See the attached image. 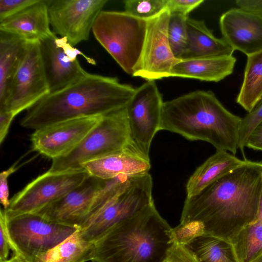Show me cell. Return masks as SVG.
I'll return each mask as SVG.
<instances>
[{"instance_id":"cell-1","label":"cell","mask_w":262,"mask_h":262,"mask_svg":"<svg viewBox=\"0 0 262 262\" xmlns=\"http://www.w3.org/2000/svg\"><path fill=\"white\" fill-rule=\"evenodd\" d=\"M262 190V162L244 164L198 194L186 197L180 224L192 237L203 234L230 242L257 218Z\"/></svg>"},{"instance_id":"cell-2","label":"cell","mask_w":262,"mask_h":262,"mask_svg":"<svg viewBox=\"0 0 262 262\" xmlns=\"http://www.w3.org/2000/svg\"><path fill=\"white\" fill-rule=\"evenodd\" d=\"M136 89L116 77L88 73L43 97L27 111L20 124L36 130L73 118L103 116L125 107Z\"/></svg>"},{"instance_id":"cell-3","label":"cell","mask_w":262,"mask_h":262,"mask_svg":"<svg viewBox=\"0 0 262 262\" xmlns=\"http://www.w3.org/2000/svg\"><path fill=\"white\" fill-rule=\"evenodd\" d=\"M242 118L227 110L210 91H196L164 102L160 130L201 140L233 155Z\"/></svg>"},{"instance_id":"cell-4","label":"cell","mask_w":262,"mask_h":262,"mask_svg":"<svg viewBox=\"0 0 262 262\" xmlns=\"http://www.w3.org/2000/svg\"><path fill=\"white\" fill-rule=\"evenodd\" d=\"M172 228L155 204L118 223L94 243L93 262H166Z\"/></svg>"},{"instance_id":"cell-5","label":"cell","mask_w":262,"mask_h":262,"mask_svg":"<svg viewBox=\"0 0 262 262\" xmlns=\"http://www.w3.org/2000/svg\"><path fill=\"white\" fill-rule=\"evenodd\" d=\"M147 27V20L125 11L102 10L92 32L122 70L133 76L141 58Z\"/></svg>"},{"instance_id":"cell-6","label":"cell","mask_w":262,"mask_h":262,"mask_svg":"<svg viewBox=\"0 0 262 262\" xmlns=\"http://www.w3.org/2000/svg\"><path fill=\"white\" fill-rule=\"evenodd\" d=\"M127 148H134L130 143L125 107L103 115L74 151L67 156L52 160L48 171L80 169L85 162Z\"/></svg>"},{"instance_id":"cell-7","label":"cell","mask_w":262,"mask_h":262,"mask_svg":"<svg viewBox=\"0 0 262 262\" xmlns=\"http://www.w3.org/2000/svg\"><path fill=\"white\" fill-rule=\"evenodd\" d=\"M50 93L40 41H26L0 109L9 111L16 116L28 110Z\"/></svg>"},{"instance_id":"cell-8","label":"cell","mask_w":262,"mask_h":262,"mask_svg":"<svg viewBox=\"0 0 262 262\" xmlns=\"http://www.w3.org/2000/svg\"><path fill=\"white\" fill-rule=\"evenodd\" d=\"M152 186L149 173L133 177L122 192L79 228L82 236L95 243L118 223L154 204Z\"/></svg>"},{"instance_id":"cell-9","label":"cell","mask_w":262,"mask_h":262,"mask_svg":"<svg viewBox=\"0 0 262 262\" xmlns=\"http://www.w3.org/2000/svg\"><path fill=\"white\" fill-rule=\"evenodd\" d=\"M7 225L16 254L34 262L38 256L57 246L78 228L49 221L33 213L7 217Z\"/></svg>"},{"instance_id":"cell-10","label":"cell","mask_w":262,"mask_h":262,"mask_svg":"<svg viewBox=\"0 0 262 262\" xmlns=\"http://www.w3.org/2000/svg\"><path fill=\"white\" fill-rule=\"evenodd\" d=\"M89 176L83 169L47 172L28 183L10 199L7 218L35 213L75 189Z\"/></svg>"},{"instance_id":"cell-11","label":"cell","mask_w":262,"mask_h":262,"mask_svg":"<svg viewBox=\"0 0 262 262\" xmlns=\"http://www.w3.org/2000/svg\"><path fill=\"white\" fill-rule=\"evenodd\" d=\"M163 103L155 81H147L125 106L131 145L148 160L152 141L160 130Z\"/></svg>"},{"instance_id":"cell-12","label":"cell","mask_w":262,"mask_h":262,"mask_svg":"<svg viewBox=\"0 0 262 262\" xmlns=\"http://www.w3.org/2000/svg\"><path fill=\"white\" fill-rule=\"evenodd\" d=\"M107 0H47L50 25L57 36L75 45L89 39Z\"/></svg>"},{"instance_id":"cell-13","label":"cell","mask_w":262,"mask_h":262,"mask_svg":"<svg viewBox=\"0 0 262 262\" xmlns=\"http://www.w3.org/2000/svg\"><path fill=\"white\" fill-rule=\"evenodd\" d=\"M40 47L50 93L73 84L88 73L80 64L78 55L91 64H96L94 59L71 45L66 38L55 34L40 41Z\"/></svg>"},{"instance_id":"cell-14","label":"cell","mask_w":262,"mask_h":262,"mask_svg":"<svg viewBox=\"0 0 262 262\" xmlns=\"http://www.w3.org/2000/svg\"><path fill=\"white\" fill-rule=\"evenodd\" d=\"M102 116L76 118L36 129L30 138L32 150L52 160L67 156L80 144Z\"/></svg>"},{"instance_id":"cell-15","label":"cell","mask_w":262,"mask_h":262,"mask_svg":"<svg viewBox=\"0 0 262 262\" xmlns=\"http://www.w3.org/2000/svg\"><path fill=\"white\" fill-rule=\"evenodd\" d=\"M169 12L166 9L147 20L146 35L139 65L133 76L146 81L170 77L173 66L180 60L173 54L167 38Z\"/></svg>"},{"instance_id":"cell-16","label":"cell","mask_w":262,"mask_h":262,"mask_svg":"<svg viewBox=\"0 0 262 262\" xmlns=\"http://www.w3.org/2000/svg\"><path fill=\"white\" fill-rule=\"evenodd\" d=\"M101 181L89 176L78 187L33 213L53 222L80 228L90 219L93 199Z\"/></svg>"},{"instance_id":"cell-17","label":"cell","mask_w":262,"mask_h":262,"mask_svg":"<svg viewBox=\"0 0 262 262\" xmlns=\"http://www.w3.org/2000/svg\"><path fill=\"white\" fill-rule=\"evenodd\" d=\"M223 38L235 50L247 56L262 50V16L242 8H233L220 18Z\"/></svg>"},{"instance_id":"cell-18","label":"cell","mask_w":262,"mask_h":262,"mask_svg":"<svg viewBox=\"0 0 262 262\" xmlns=\"http://www.w3.org/2000/svg\"><path fill=\"white\" fill-rule=\"evenodd\" d=\"M150 160L133 148L114 152L83 163L81 168L88 174L101 180L120 174L135 177L149 173Z\"/></svg>"},{"instance_id":"cell-19","label":"cell","mask_w":262,"mask_h":262,"mask_svg":"<svg viewBox=\"0 0 262 262\" xmlns=\"http://www.w3.org/2000/svg\"><path fill=\"white\" fill-rule=\"evenodd\" d=\"M0 31L25 41H39L52 36L47 0H39L18 14L0 22Z\"/></svg>"},{"instance_id":"cell-20","label":"cell","mask_w":262,"mask_h":262,"mask_svg":"<svg viewBox=\"0 0 262 262\" xmlns=\"http://www.w3.org/2000/svg\"><path fill=\"white\" fill-rule=\"evenodd\" d=\"M187 41L180 60L232 56L234 50L223 38L215 37L203 20L187 17Z\"/></svg>"},{"instance_id":"cell-21","label":"cell","mask_w":262,"mask_h":262,"mask_svg":"<svg viewBox=\"0 0 262 262\" xmlns=\"http://www.w3.org/2000/svg\"><path fill=\"white\" fill-rule=\"evenodd\" d=\"M236 61L233 55L180 60L172 68L170 77L219 82L232 73Z\"/></svg>"},{"instance_id":"cell-22","label":"cell","mask_w":262,"mask_h":262,"mask_svg":"<svg viewBox=\"0 0 262 262\" xmlns=\"http://www.w3.org/2000/svg\"><path fill=\"white\" fill-rule=\"evenodd\" d=\"M241 160L228 151L216 150L199 166L189 178L186 186V197L195 195L207 186L244 164Z\"/></svg>"},{"instance_id":"cell-23","label":"cell","mask_w":262,"mask_h":262,"mask_svg":"<svg viewBox=\"0 0 262 262\" xmlns=\"http://www.w3.org/2000/svg\"><path fill=\"white\" fill-rule=\"evenodd\" d=\"M94 243L86 241L78 228L57 246L37 257L35 262H86L92 260Z\"/></svg>"},{"instance_id":"cell-24","label":"cell","mask_w":262,"mask_h":262,"mask_svg":"<svg viewBox=\"0 0 262 262\" xmlns=\"http://www.w3.org/2000/svg\"><path fill=\"white\" fill-rule=\"evenodd\" d=\"M184 245L199 262H238L231 242L222 237L203 234Z\"/></svg>"},{"instance_id":"cell-25","label":"cell","mask_w":262,"mask_h":262,"mask_svg":"<svg viewBox=\"0 0 262 262\" xmlns=\"http://www.w3.org/2000/svg\"><path fill=\"white\" fill-rule=\"evenodd\" d=\"M262 99V50L247 56L244 79L236 102L248 113Z\"/></svg>"},{"instance_id":"cell-26","label":"cell","mask_w":262,"mask_h":262,"mask_svg":"<svg viewBox=\"0 0 262 262\" xmlns=\"http://www.w3.org/2000/svg\"><path fill=\"white\" fill-rule=\"evenodd\" d=\"M25 41L0 31V104L5 100L10 81L18 66Z\"/></svg>"},{"instance_id":"cell-27","label":"cell","mask_w":262,"mask_h":262,"mask_svg":"<svg viewBox=\"0 0 262 262\" xmlns=\"http://www.w3.org/2000/svg\"><path fill=\"white\" fill-rule=\"evenodd\" d=\"M238 262H252L262 254V224L256 218L230 241Z\"/></svg>"},{"instance_id":"cell-28","label":"cell","mask_w":262,"mask_h":262,"mask_svg":"<svg viewBox=\"0 0 262 262\" xmlns=\"http://www.w3.org/2000/svg\"><path fill=\"white\" fill-rule=\"evenodd\" d=\"M187 17L171 14L167 27V38L171 51L178 59H181L187 41L186 21Z\"/></svg>"},{"instance_id":"cell-29","label":"cell","mask_w":262,"mask_h":262,"mask_svg":"<svg viewBox=\"0 0 262 262\" xmlns=\"http://www.w3.org/2000/svg\"><path fill=\"white\" fill-rule=\"evenodd\" d=\"M167 0H126L124 11L137 18L148 20L166 9Z\"/></svg>"},{"instance_id":"cell-30","label":"cell","mask_w":262,"mask_h":262,"mask_svg":"<svg viewBox=\"0 0 262 262\" xmlns=\"http://www.w3.org/2000/svg\"><path fill=\"white\" fill-rule=\"evenodd\" d=\"M262 121V102L245 117L242 118L240 126L238 149L244 154L247 141L254 128Z\"/></svg>"},{"instance_id":"cell-31","label":"cell","mask_w":262,"mask_h":262,"mask_svg":"<svg viewBox=\"0 0 262 262\" xmlns=\"http://www.w3.org/2000/svg\"><path fill=\"white\" fill-rule=\"evenodd\" d=\"M0 262H5L9 259L10 251L17 254L11 239L7 228V216L4 209L0 211Z\"/></svg>"},{"instance_id":"cell-32","label":"cell","mask_w":262,"mask_h":262,"mask_svg":"<svg viewBox=\"0 0 262 262\" xmlns=\"http://www.w3.org/2000/svg\"><path fill=\"white\" fill-rule=\"evenodd\" d=\"M39 0H0V22L13 16Z\"/></svg>"},{"instance_id":"cell-33","label":"cell","mask_w":262,"mask_h":262,"mask_svg":"<svg viewBox=\"0 0 262 262\" xmlns=\"http://www.w3.org/2000/svg\"><path fill=\"white\" fill-rule=\"evenodd\" d=\"M203 0H167L166 10L171 14L188 17V14L199 7Z\"/></svg>"},{"instance_id":"cell-34","label":"cell","mask_w":262,"mask_h":262,"mask_svg":"<svg viewBox=\"0 0 262 262\" xmlns=\"http://www.w3.org/2000/svg\"><path fill=\"white\" fill-rule=\"evenodd\" d=\"M20 160V159L0 173V201L5 210L9 207L10 203L9 198L8 178L21 166V165H18Z\"/></svg>"},{"instance_id":"cell-35","label":"cell","mask_w":262,"mask_h":262,"mask_svg":"<svg viewBox=\"0 0 262 262\" xmlns=\"http://www.w3.org/2000/svg\"><path fill=\"white\" fill-rule=\"evenodd\" d=\"M168 262H199L193 254L184 245L174 243L168 252Z\"/></svg>"},{"instance_id":"cell-36","label":"cell","mask_w":262,"mask_h":262,"mask_svg":"<svg viewBox=\"0 0 262 262\" xmlns=\"http://www.w3.org/2000/svg\"><path fill=\"white\" fill-rule=\"evenodd\" d=\"M15 116L10 111L0 109V143L5 140L8 133L11 123Z\"/></svg>"},{"instance_id":"cell-37","label":"cell","mask_w":262,"mask_h":262,"mask_svg":"<svg viewBox=\"0 0 262 262\" xmlns=\"http://www.w3.org/2000/svg\"><path fill=\"white\" fill-rule=\"evenodd\" d=\"M246 147L255 150L262 151V121L249 136L247 141Z\"/></svg>"},{"instance_id":"cell-38","label":"cell","mask_w":262,"mask_h":262,"mask_svg":"<svg viewBox=\"0 0 262 262\" xmlns=\"http://www.w3.org/2000/svg\"><path fill=\"white\" fill-rule=\"evenodd\" d=\"M238 8L256 13L262 16V0H237Z\"/></svg>"},{"instance_id":"cell-39","label":"cell","mask_w":262,"mask_h":262,"mask_svg":"<svg viewBox=\"0 0 262 262\" xmlns=\"http://www.w3.org/2000/svg\"><path fill=\"white\" fill-rule=\"evenodd\" d=\"M5 262H34L25 258L19 254H12L8 260Z\"/></svg>"},{"instance_id":"cell-40","label":"cell","mask_w":262,"mask_h":262,"mask_svg":"<svg viewBox=\"0 0 262 262\" xmlns=\"http://www.w3.org/2000/svg\"><path fill=\"white\" fill-rule=\"evenodd\" d=\"M257 219L262 224V190H261V196H260L258 208Z\"/></svg>"},{"instance_id":"cell-41","label":"cell","mask_w":262,"mask_h":262,"mask_svg":"<svg viewBox=\"0 0 262 262\" xmlns=\"http://www.w3.org/2000/svg\"><path fill=\"white\" fill-rule=\"evenodd\" d=\"M252 262H262V254Z\"/></svg>"},{"instance_id":"cell-42","label":"cell","mask_w":262,"mask_h":262,"mask_svg":"<svg viewBox=\"0 0 262 262\" xmlns=\"http://www.w3.org/2000/svg\"><path fill=\"white\" fill-rule=\"evenodd\" d=\"M262 102V99L261 100V101H260V102ZM260 102H259V103H260Z\"/></svg>"},{"instance_id":"cell-43","label":"cell","mask_w":262,"mask_h":262,"mask_svg":"<svg viewBox=\"0 0 262 262\" xmlns=\"http://www.w3.org/2000/svg\"><path fill=\"white\" fill-rule=\"evenodd\" d=\"M166 262H168V261H166Z\"/></svg>"},{"instance_id":"cell-44","label":"cell","mask_w":262,"mask_h":262,"mask_svg":"<svg viewBox=\"0 0 262 262\" xmlns=\"http://www.w3.org/2000/svg\"><path fill=\"white\" fill-rule=\"evenodd\" d=\"M91 262H93V261H91Z\"/></svg>"}]
</instances>
